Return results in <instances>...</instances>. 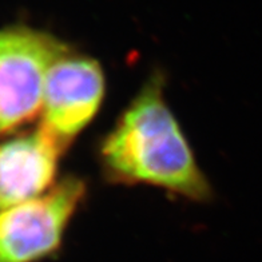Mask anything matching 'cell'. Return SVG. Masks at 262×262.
<instances>
[{
	"label": "cell",
	"instance_id": "cell-4",
	"mask_svg": "<svg viewBox=\"0 0 262 262\" xmlns=\"http://www.w3.org/2000/svg\"><path fill=\"white\" fill-rule=\"evenodd\" d=\"M106 94V76L98 60L67 52L46 79L41 127L64 147L97 117Z\"/></svg>",
	"mask_w": 262,
	"mask_h": 262
},
{
	"label": "cell",
	"instance_id": "cell-2",
	"mask_svg": "<svg viewBox=\"0 0 262 262\" xmlns=\"http://www.w3.org/2000/svg\"><path fill=\"white\" fill-rule=\"evenodd\" d=\"M70 51L47 32L25 26L0 28V134L40 114L50 70Z\"/></svg>",
	"mask_w": 262,
	"mask_h": 262
},
{
	"label": "cell",
	"instance_id": "cell-5",
	"mask_svg": "<svg viewBox=\"0 0 262 262\" xmlns=\"http://www.w3.org/2000/svg\"><path fill=\"white\" fill-rule=\"evenodd\" d=\"M66 147L39 126L0 143V210L47 193Z\"/></svg>",
	"mask_w": 262,
	"mask_h": 262
},
{
	"label": "cell",
	"instance_id": "cell-1",
	"mask_svg": "<svg viewBox=\"0 0 262 262\" xmlns=\"http://www.w3.org/2000/svg\"><path fill=\"white\" fill-rule=\"evenodd\" d=\"M99 154L106 176L115 182L156 186L200 202L210 200V183L166 102L159 75L131 100Z\"/></svg>",
	"mask_w": 262,
	"mask_h": 262
},
{
	"label": "cell",
	"instance_id": "cell-3",
	"mask_svg": "<svg viewBox=\"0 0 262 262\" xmlns=\"http://www.w3.org/2000/svg\"><path fill=\"white\" fill-rule=\"evenodd\" d=\"M84 195V182L67 177L43 195L0 210V262H38L55 253Z\"/></svg>",
	"mask_w": 262,
	"mask_h": 262
}]
</instances>
